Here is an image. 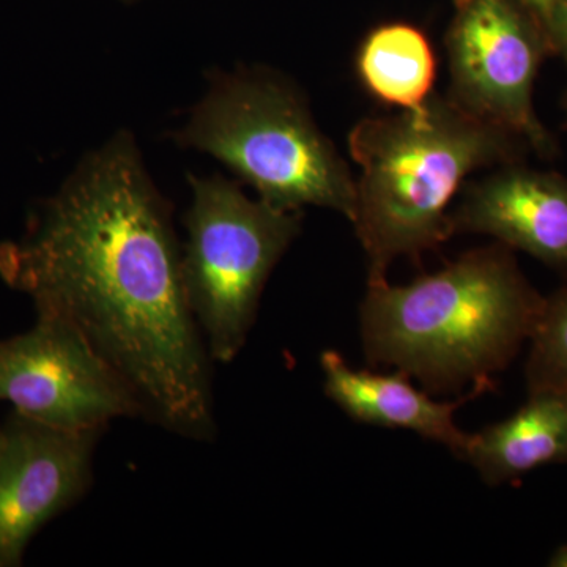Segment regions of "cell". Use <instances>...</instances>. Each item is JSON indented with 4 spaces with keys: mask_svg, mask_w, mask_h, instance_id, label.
Returning <instances> with one entry per match:
<instances>
[{
    "mask_svg": "<svg viewBox=\"0 0 567 567\" xmlns=\"http://www.w3.org/2000/svg\"><path fill=\"white\" fill-rule=\"evenodd\" d=\"M446 52L447 96L517 134L540 158L557 156V141L535 110L537 74L554 51L524 0H454Z\"/></svg>",
    "mask_w": 567,
    "mask_h": 567,
    "instance_id": "cell-6",
    "label": "cell"
},
{
    "mask_svg": "<svg viewBox=\"0 0 567 567\" xmlns=\"http://www.w3.org/2000/svg\"><path fill=\"white\" fill-rule=\"evenodd\" d=\"M320 365L324 393L352 420L416 432L424 439L450 447L458 457H464L472 434L458 427L454 415L470 399L492 390V385L477 383L457 401L439 402L427 391L413 386L404 372L383 375L365 369H353L334 350H324L320 354Z\"/></svg>",
    "mask_w": 567,
    "mask_h": 567,
    "instance_id": "cell-10",
    "label": "cell"
},
{
    "mask_svg": "<svg viewBox=\"0 0 567 567\" xmlns=\"http://www.w3.org/2000/svg\"><path fill=\"white\" fill-rule=\"evenodd\" d=\"M360 167L353 224L368 259V286L388 282L399 257L421 265L453 237L450 213L466 178L524 162L527 142L434 93L413 111L365 117L349 134Z\"/></svg>",
    "mask_w": 567,
    "mask_h": 567,
    "instance_id": "cell-3",
    "label": "cell"
},
{
    "mask_svg": "<svg viewBox=\"0 0 567 567\" xmlns=\"http://www.w3.org/2000/svg\"><path fill=\"white\" fill-rule=\"evenodd\" d=\"M462 458L488 486L567 464V390L528 391V401L513 416L470 435Z\"/></svg>",
    "mask_w": 567,
    "mask_h": 567,
    "instance_id": "cell-11",
    "label": "cell"
},
{
    "mask_svg": "<svg viewBox=\"0 0 567 567\" xmlns=\"http://www.w3.org/2000/svg\"><path fill=\"white\" fill-rule=\"evenodd\" d=\"M102 434L63 431L17 412L0 424V567L20 566L37 532L87 492Z\"/></svg>",
    "mask_w": 567,
    "mask_h": 567,
    "instance_id": "cell-8",
    "label": "cell"
},
{
    "mask_svg": "<svg viewBox=\"0 0 567 567\" xmlns=\"http://www.w3.org/2000/svg\"><path fill=\"white\" fill-rule=\"evenodd\" d=\"M524 2L527 3L528 9L536 14L537 20L543 22L547 31L548 22H550L551 14H554L555 9H557L559 0H524Z\"/></svg>",
    "mask_w": 567,
    "mask_h": 567,
    "instance_id": "cell-15",
    "label": "cell"
},
{
    "mask_svg": "<svg viewBox=\"0 0 567 567\" xmlns=\"http://www.w3.org/2000/svg\"><path fill=\"white\" fill-rule=\"evenodd\" d=\"M563 114H565V118H563V128L567 130V89L565 96H563Z\"/></svg>",
    "mask_w": 567,
    "mask_h": 567,
    "instance_id": "cell-17",
    "label": "cell"
},
{
    "mask_svg": "<svg viewBox=\"0 0 567 567\" xmlns=\"http://www.w3.org/2000/svg\"><path fill=\"white\" fill-rule=\"evenodd\" d=\"M528 391L567 390V286L546 297L529 339Z\"/></svg>",
    "mask_w": 567,
    "mask_h": 567,
    "instance_id": "cell-13",
    "label": "cell"
},
{
    "mask_svg": "<svg viewBox=\"0 0 567 567\" xmlns=\"http://www.w3.org/2000/svg\"><path fill=\"white\" fill-rule=\"evenodd\" d=\"M0 276L37 316L73 328L144 420L197 442L215 436L213 360L186 300L173 207L132 134L85 156L24 237L0 245Z\"/></svg>",
    "mask_w": 567,
    "mask_h": 567,
    "instance_id": "cell-1",
    "label": "cell"
},
{
    "mask_svg": "<svg viewBox=\"0 0 567 567\" xmlns=\"http://www.w3.org/2000/svg\"><path fill=\"white\" fill-rule=\"evenodd\" d=\"M453 234H481L567 275V177L524 162L465 183Z\"/></svg>",
    "mask_w": 567,
    "mask_h": 567,
    "instance_id": "cell-9",
    "label": "cell"
},
{
    "mask_svg": "<svg viewBox=\"0 0 567 567\" xmlns=\"http://www.w3.org/2000/svg\"><path fill=\"white\" fill-rule=\"evenodd\" d=\"M548 565L554 567H567V546L559 547L550 558Z\"/></svg>",
    "mask_w": 567,
    "mask_h": 567,
    "instance_id": "cell-16",
    "label": "cell"
},
{
    "mask_svg": "<svg viewBox=\"0 0 567 567\" xmlns=\"http://www.w3.org/2000/svg\"><path fill=\"white\" fill-rule=\"evenodd\" d=\"M357 71L369 95L401 111L417 110L435 93L434 48L421 29L406 22L369 32L358 51Z\"/></svg>",
    "mask_w": 567,
    "mask_h": 567,
    "instance_id": "cell-12",
    "label": "cell"
},
{
    "mask_svg": "<svg viewBox=\"0 0 567 567\" xmlns=\"http://www.w3.org/2000/svg\"><path fill=\"white\" fill-rule=\"evenodd\" d=\"M0 401L37 423L103 432L142 417L136 395L73 328L37 316L32 330L0 341Z\"/></svg>",
    "mask_w": 567,
    "mask_h": 567,
    "instance_id": "cell-7",
    "label": "cell"
},
{
    "mask_svg": "<svg viewBox=\"0 0 567 567\" xmlns=\"http://www.w3.org/2000/svg\"><path fill=\"white\" fill-rule=\"evenodd\" d=\"M189 183L183 287L212 360L226 364L244 349L265 284L300 235L303 212L254 200L221 175H189Z\"/></svg>",
    "mask_w": 567,
    "mask_h": 567,
    "instance_id": "cell-5",
    "label": "cell"
},
{
    "mask_svg": "<svg viewBox=\"0 0 567 567\" xmlns=\"http://www.w3.org/2000/svg\"><path fill=\"white\" fill-rule=\"evenodd\" d=\"M175 141L210 153L274 207L316 205L352 219L349 164L316 125L301 92L274 71L216 73Z\"/></svg>",
    "mask_w": 567,
    "mask_h": 567,
    "instance_id": "cell-4",
    "label": "cell"
},
{
    "mask_svg": "<svg viewBox=\"0 0 567 567\" xmlns=\"http://www.w3.org/2000/svg\"><path fill=\"white\" fill-rule=\"evenodd\" d=\"M547 32L554 55L561 58L567 66V0H559L548 22Z\"/></svg>",
    "mask_w": 567,
    "mask_h": 567,
    "instance_id": "cell-14",
    "label": "cell"
},
{
    "mask_svg": "<svg viewBox=\"0 0 567 567\" xmlns=\"http://www.w3.org/2000/svg\"><path fill=\"white\" fill-rule=\"evenodd\" d=\"M122 2H134V0H122Z\"/></svg>",
    "mask_w": 567,
    "mask_h": 567,
    "instance_id": "cell-18",
    "label": "cell"
},
{
    "mask_svg": "<svg viewBox=\"0 0 567 567\" xmlns=\"http://www.w3.org/2000/svg\"><path fill=\"white\" fill-rule=\"evenodd\" d=\"M514 252L495 241L406 286H368L360 320L369 364L394 365L429 394L495 385L546 303Z\"/></svg>",
    "mask_w": 567,
    "mask_h": 567,
    "instance_id": "cell-2",
    "label": "cell"
}]
</instances>
